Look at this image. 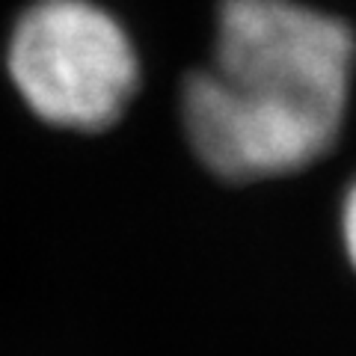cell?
Masks as SVG:
<instances>
[{"label":"cell","instance_id":"cell-2","mask_svg":"<svg viewBox=\"0 0 356 356\" xmlns=\"http://www.w3.org/2000/svg\"><path fill=\"white\" fill-rule=\"evenodd\" d=\"M6 69L33 113L65 131L113 125L140 77L128 33L89 0H36L24 9Z\"/></svg>","mask_w":356,"mask_h":356},{"label":"cell","instance_id":"cell-1","mask_svg":"<svg viewBox=\"0 0 356 356\" xmlns=\"http://www.w3.org/2000/svg\"><path fill=\"white\" fill-rule=\"evenodd\" d=\"M356 39L344 21L297 0H222L214 60L187 74L191 149L226 181L306 170L336 146Z\"/></svg>","mask_w":356,"mask_h":356},{"label":"cell","instance_id":"cell-3","mask_svg":"<svg viewBox=\"0 0 356 356\" xmlns=\"http://www.w3.org/2000/svg\"><path fill=\"white\" fill-rule=\"evenodd\" d=\"M339 229H341V247H344V252H348V261L356 270V178L348 184V191H344V196H341Z\"/></svg>","mask_w":356,"mask_h":356}]
</instances>
